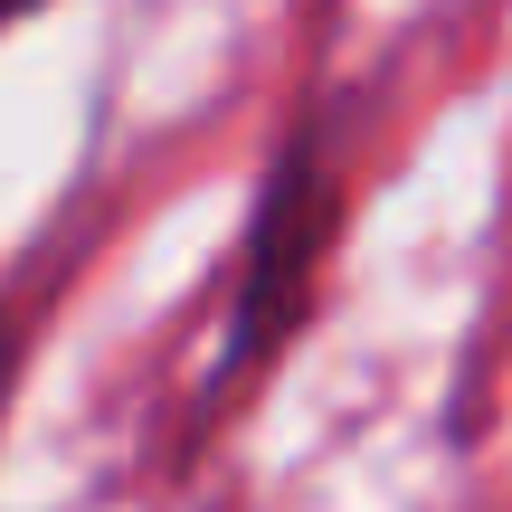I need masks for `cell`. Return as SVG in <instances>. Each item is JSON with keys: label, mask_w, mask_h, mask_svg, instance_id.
Instances as JSON below:
<instances>
[{"label": "cell", "mask_w": 512, "mask_h": 512, "mask_svg": "<svg viewBox=\"0 0 512 512\" xmlns=\"http://www.w3.org/2000/svg\"><path fill=\"white\" fill-rule=\"evenodd\" d=\"M332 238V181H323V143L294 133L266 171V200H256V238H247V275H238V304H228V342H219V389L247 380L275 342L294 332L313 294V266H323Z\"/></svg>", "instance_id": "1"}, {"label": "cell", "mask_w": 512, "mask_h": 512, "mask_svg": "<svg viewBox=\"0 0 512 512\" xmlns=\"http://www.w3.org/2000/svg\"><path fill=\"white\" fill-rule=\"evenodd\" d=\"M19 10H38V0H0V29H10V19H19Z\"/></svg>", "instance_id": "3"}, {"label": "cell", "mask_w": 512, "mask_h": 512, "mask_svg": "<svg viewBox=\"0 0 512 512\" xmlns=\"http://www.w3.org/2000/svg\"><path fill=\"white\" fill-rule=\"evenodd\" d=\"M10 370H19V323L0 313V389H10Z\"/></svg>", "instance_id": "2"}]
</instances>
